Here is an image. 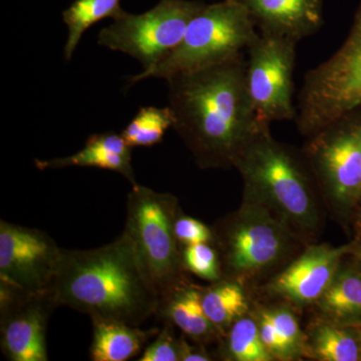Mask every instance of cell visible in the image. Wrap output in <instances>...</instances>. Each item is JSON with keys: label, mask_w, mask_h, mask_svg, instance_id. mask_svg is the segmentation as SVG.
Returning <instances> with one entry per match:
<instances>
[{"label": "cell", "mask_w": 361, "mask_h": 361, "mask_svg": "<svg viewBox=\"0 0 361 361\" xmlns=\"http://www.w3.org/2000/svg\"><path fill=\"white\" fill-rule=\"evenodd\" d=\"M180 251L186 270L211 282L218 281L222 278L219 253L211 243L182 247Z\"/></svg>", "instance_id": "obj_25"}, {"label": "cell", "mask_w": 361, "mask_h": 361, "mask_svg": "<svg viewBox=\"0 0 361 361\" xmlns=\"http://www.w3.org/2000/svg\"><path fill=\"white\" fill-rule=\"evenodd\" d=\"M220 353L226 360H275L261 339L257 320L254 315L249 314L233 323L232 326L227 330Z\"/></svg>", "instance_id": "obj_22"}, {"label": "cell", "mask_w": 361, "mask_h": 361, "mask_svg": "<svg viewBox=\"0 0 361 361\" xmlns=\"http://www.w3.org/2000/svg\"><path fill=\"white\" fill-rule=\"evenodd\" d=\"M63 248L40 230L0 222V284L28 294H49Z\"/></svg>", "instance_id": "obj_11"}, {"label": "cell", "mask_w": 361, "mask_h": 361, "mask_svg": "<svg viewBox=\"0 0 361 361\" xmlns=\"http://www.w3.org/2000/svg\"><path fill=\"white\" fill-rule=\"evenodd\" d=\"M360 332H361V326L360 327Z\"/></svg>", "instance_id": "obj_31"}, {"label": "cell", "mask_w": 361, "mask_h": 361, "mask_svg": "<svg viewBox=\"0 0 361 361\" xmlns=\"http://www.w3.org/2000/svg\"><path fill=\"white\" fill-rule=\"evenodd\" d=\"M244 182V201L264 207L295 234L318 231L320 212L307 160L271 135L264 126L234 161Z\"/></svg>", "instance_id": "obj_3"}, {"label": "cell", "mask_w": 361, "mask_h": 361, "mask_svg": "<svg viewBox=\"0 0 361 361\" xmlns=\"http://www.w3.org/2000/svg\"><path fill=\"white\" fill-rule=\"evenodd\" d=\"M90 360L126 361L134 357L142 346L159 334V329L142 330L139 326L115 320L92 318Z\"/></svg>", "instance_id": "obj_18"}, {"label": "cell", "mask_w": 361, "mask_h": 361, "mask_svg": "<svg viewBox=\"0 0 361 361\" xmlns=\"http://www.w3.org/2000/svg\"><path fill=\"white\" fill-rule=\"evenodd\" d=\"M348 253L349 243L339 247L326 244L307 247L271 280L266 291L292 306L314 305L329 288Z\"/></svg>", "instance_id": "obj_13"}, {"label": "cell", "mask_w": 361, "mask_h": 361, "mask_svg": "<svg viewBox=\"0 0 361 361\" xmlns=\"http://www.w3.org/2000/svg\"><path fill=\"white\" fill-rule=\"evenodd\" d=\"M174 114L170 106H142L122 132L132 148L153 147L163 141L164 135L174 125Z\"/></svg>", "instance_id": "obj_23"}, {"label": "cell", "mask_w": 361, "mask_h": 361, "mask_svg": "<svg viewBox=\"0 0 361 361\" xmlns=\"http://www.w3.org/2000/svg\"><path fill=\"white\" fill-rule=\"evenodd\" d=\"M295 40L258 32L248 47L246 82L259 122L295 120L293 75L296 61Z\"/></svg>", "instance_id": "obj_10"}, {"label": "cell", "mask_w": 361, "mask_h": 361, "mask_svg": "<svg viewBox=\"0 0 361 361\" xmlns=\"http://www.w3.org/2000/svg\"><path fill=\"white\" fill-rule=\"evenodd\" d=\"M258 37L248 11L238 0L204 4L187 26L179 45L159 65L130 78H168L222 63L247 51Z\"/></svg>", "instance_id": "obj_4"}, {"label": "cell", "mask_w": 361, "mask_h": 361, "mask_svg": "<svg viewBox=\"0 0 361 361\" xmlns=\"http://www.w3.org/2000/svg\"><path fill=\"white\" fill-rule=\"evenodd\" d=\"M197 343H208L222 334L202 306L201 288L186 284L161 299L157 314Z\"/></svg>", "instance_id": "obj_16"}, {"label": "cell", "mask_w": 361, "mask_h": 361, "mask_svg": "<svg viewBox=\"0 0 361 361\" xmlns=\"http://www.w3.org/2000/svg\"><path fill=\"white\" fill-rule=\"evenodd\" d=\"M360 108L361 4L341 47L306 73L296 108L297 128L310 137Z\"/></svg>", "instance_id": "obj_6"}, {"label": "cell", "mask_w": 361, "mask_h": 361, "mask_svg": "<svg viewBox=\"0 0 361 361\" xmlns=\"http://www.w3.org/2000/svg\"><path fill=\"white\" fill-rule=\"evenodd\" d=\"M360 203H361V200H360ZM358 206H360V205H358Z\"/></svg>", "instance_id": "obj_32"}, {"label": "cell", "mask_w": 361, "mask_h": 361, "mask_svg": "<svg viewBox=\"0 0 361 361\" xmlns=\"http://www.w3.org/2000/svg\"><path fill=\"white\" fill-rule=\"evenodd\" d=\"M175 235L180 248L185 246L195 245L200 243H213L214 233L201 221L178 214L175 221Z\"/></svg>", "instance_id": "obj_27"}, {"label": "cell", "mask_w": 361, "mask_h": 361, "mask_svg": "<svg viewBox=\"0 0 361 361\" xmlns=\"http://www.w3.org/2000/svg\"><path fill=\"white\" fill-rule=\"evenodd\" d=\"M180 212L179 202L173 195L159 193L139 184L133 186L128 195L123 231L132 239L161 299L189 284L175 235V221Z\"/></svg>", "instance_id": "obj_5"}, {"label": "cell", "mask_w": 361, "mask_h": 361, "mask_svg": "<svg viewBox=\"0 0 361 361\" xmlns=\"http://www.w3.org/2000/svg\"><path fill=\"white\" fill-rule=\"evenodd\" d=\"M353 221H355V230L360 229L361 228V203L358 208L356 209V212L355 214V217H353Z\"/></svg>", "instance_id": "obj_30"}, {"label": "cell", "mask_w": 361, "mask_h": 361, "mask_svg": "<svg viewBox=\"0 0 361 361\" xmlns=\"http://www.w3.org/2000/svg\"><path fill=\"white\" fill-rule=\"evenodd\" d=\"M305 334L307 357L320 361H361L360 327L318 317Z\"/></svg>", "instance_id": "obj_19"}, {"label": "cell", "mask_w": 361, "mask_h": 361, "mask_svg": "<svg viewBox=\"0 0 361 361\" xmlns=\"http://www.w3.org/2000/svg\"><path fill=\"white\" fill-rule=\"evenodd\" d=\"M263 310L274 325L277 336L286 349L289 360L307 357L306 334L301 330L290 304H283L274 307H263Z\"/></svg>", "instance_id": "obj_24"}, {"label": "cell", "mask_w": 361, "mask_h": 361, "mask_svg": "<svg viewBox=\"0 0 361 361\" xmlns=\"http://www.w3.org/2000/svg\"><path fill=\"white\" fill-rule=\"evenodd\" d=\"M132 147L123 139L122 134L104 132L90 135L84 148L78 153L51 160H35L40 171L68 167H92L118 173L137 185L132 163Z\"/></svg>", "instance_id": "obj_15"}, {"label": "cell", "mask_w": 361, "mask_h": 361, "mask_svg": "<svg viewBox=\"0 0 361 361\" xmlns=\"http://www.w3.org/2000/svg\"><path fill=\"white\" fill-rule=\"evenodd\" d=\"M259 32L296 42L314 35L323 25V0H238Z\"/></svg>", "instance_id": "obj_14"}, {"label": "cell", "mask_w": 361, "mask_h": 361, "mask_svg": "<svg viewBox=\"0 0 361 361\" xmlns=\"http://www.w3.org/2000/svg\"><path fill=\"white\" fill-rule=\"evenodd\" d=\"M172 324L167 322L155 341L149 344L139 358V361H180V339L173 334Z\"/></svg>", "instance_id": "obj_26"}, {"label": "cell", "mask_w": 361, "mask_h": 361, "mask_svg": "<svg viewBox=\"0 0 361 361\" xmlns=\"http://www.w3.org/2000/svg\"><path fill=\"white\" fill-rule=\"evenodd\" d=\"M49 294H28L0 284V345L11 361H47Z\"/></svg>", "instance_id": "obj_12"}, {"label": "cell", "mask_w": 361, "mask_h": 361, "mask_svg": "<svg viewBox=\"0 0 361 361\" xmlns=\"http://www.w3.org/2000/svg\"><path fill=\"white\" fill-rule=\"evenodd\" d=\"M213 233L221 267L240 281L275 267L295 247V233L264 207L245 201Z\"/></svg>", "instance_id": "obj_7"}, {"label": "cell", "mask_w": 361, "mask_h": 361, "mask_svg": "<svg viewBox=\"0 0 361 361\" xmlns=\"http://www.w3.org/2000/svg\"><path fill=\"white\" fill-rule=\"evenodd\" d=\"M180 339V361H209L212 360L210 355L204 349L203 344L198 345L189 343L182 337Z\"/></svg>", "instance_id": "obj_28"}, {"label": "cell", "mask_w": 361, "mask_h": 361, "mask_svg": "<svg viewBox=\"0 0 361 361\" xmlns=\"http://www.w3.org/2000/svg\"><path fill=\"white\" fill-rule=\"evenodd\" d=\"M304 157L332 211L353 220L361 200V116L349 114L311 135Z\"/></svg>", "instance_id": "obj_8"}, {"label": "cell", "mask_w": 361, "mask_h": 361, "mask_svg": "<svg viewBox=\"0 0 361 361\" xmlns=\"http://www.w3.org/2000/svg\"><path fill=\"white\" fill-rule=\"evenodd\" d=\"M126 11L121 6V0H75L63 13V20L68 28L65 58L71 61L82 35L92 25L106 20L122 16Z\"/></svg>", "instance_id": "obj_21"}, {"label": "cell", "mask_w": 361, "mask_h": 361, "mask_svg": "<svg viewBox=\"0 0 361 361\" xmlns=\"http://www.w3.org/2000/svg\"><path fill=\"white\" fill-rule=\"evenodd\" d=\"M204 2L161 0L146 13H125L97 35V44L137 59L142 71L159 65L179 45Z\"/></svg>", "instance_id": "obj_9"}, {"label": "cell", "mask_w": 361, "mask_h": 361, "mask_svg": "<svg viewBox=\"0 0 361 361\" xmlns=\"http://www.w3.org/2000/svg\"><path fill=\"white\" fill-rule=\"evenodd\" d=\"M201 300L206 315L222 336L250 310L243 284L234 278H221L211 286L201 288Z\"/></svg>", "instance_id": "obj_20"}, {"label": "cell", "mask_w": 361, "mask_h": 361, "mask_svg": "<svg viewBox=\"0 0 361 361\" xmlns=\"http://www.w3.org/2000/svg\"><path fill=\"white\" fill-rule=\"evenodd\" d=\"M318 317L337 324L361 326V269L342 262L329 288L314 304Z\"/></svg>", "instance_id": "obj_17"}, {"label": "cell", "mask_w": 361, "mask_h": 361, "mask_svg": "<svg viewBox=\"0 0 361 361\" xmlns=\"http://www.w3.org/2000/svg\"><path fill=\"white\" fill-rule=\"evenodd\" d=\"M49 296L56 307L135 326L156 315L161 301L125 231L97 248L63 249Z\"/></svg>", "instance_id": "obj_2"}, {"label": "cell", "mask_w": 361, "mask_h": 361, "mask_svg": "<svg viewBox=\"0 0 361 361\" xmlns=\"http://www.w3.org/2000/svg\"><path fill=\"white\" fill-rule=\"evenodd\" d=\"M243 54L168 78L169 106L178 133L202 169H229L264 123L259 122L246 82Z\"/></svg>", "instance_id": "obj_1"}, {"label": "cell", "mask_w": 361, "mask_h": 361, "mask_svg": "<svg viewBox=\"0 0 361 361\" xmlns=\"http://www.w3.org/2000/svg\"><path fill=\"white\" fill-rule=\"evenodd\" d=\"M355 239L349 243V253L351 260L361 269V228L356 229Z\"/></svg>", "instance_id": "obj_29"}]
</instances>
